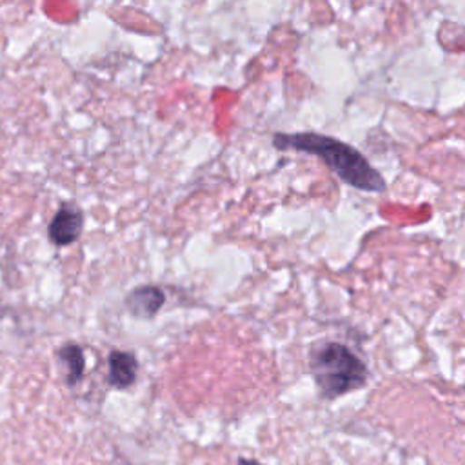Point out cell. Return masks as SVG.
Wrapping results in <instances>:
<instances>
[{"label":"cell","instance_id":"cell-6","mask_svg":"<svg viewBox=\"0 0 465 465\" xmlns=\"http://www.w3.org/2000/svg\"><path fill=\"white\" fill-rule=\"evenodd\" d=\"M58 358L67 369V385L78 383L80 378L84 376V369H85V360H84L82 349L76 343H65L64 347H60Z\"/></svg>","mask_w":465,"mask_h":465},{"label":"cell","instance_id":"cell-4","mask_svg":"<svg viewBox=\"0 0 465 465\" xmlns=\"http://www.w3.org/2000/svg\"><path fill=\"white\" fill-rule=\"evenodd\" d=\"M165 303V292L158 285H138L125 296L127 311L136 316L149 320Z\"/></svg>","mask_w":465,"mask_h":465},{"label":"cell","instance_id":"cell-2","mask_svg":"<svg viewBox=\"0 0 465 465\" xmlns=\"http://www.w3.org/2000/svg\"><path fill=\"white\" fill-rule=\"evenodd\" d=\"M309 369L325 400L356 391L367 381V367L345 343L320 340L311 345Z\"/></svg>","mask_w":465,"mask_h":465},{"label":"cell","instance_id":"cell-5","mask_svg":"<svg viewBox=\"0 0 465 465\" xmlns=\"http://www.w3.org/2000/svg\"><path fill=\"white\" fill-rule=\"evenodd\" d=\"M109 363V374L107 380L114 389H127L134 383L136 372H138V360L129 351H118L113 349L107 358Z\"/></svg>","mask_w":465,"mask_h":465},{"label":"cell","instance_id":"cell-3","mask_svg":"<svg viewBox=\"0 0 465 465\" xmlns=\"http://www.w3.org/2000/svg\"><path fill=\"white\" fill-rule=\"evenodd\" d=\"M84 229V213L73 205L64 203L53 216L47 227V236L54 245H69L76 242Z\"/></svg>","mask_w":465,"mask_h":465},{"label":"cell","instance_id":"cell-1","mask_svg":"<svg viewBox=\"0 0 465 465\" xmlns=\"http://www.w3.org/2000/svg\"><path fill=\"white\" fill-rule=\"evenodd\" d=\"M272 145L280 151H300L318 156L341 182L367 193L385 191V180L351 143L320 133H276Z\"/></svg>","mask_w":465,"mask_h":465}]
</instances>
